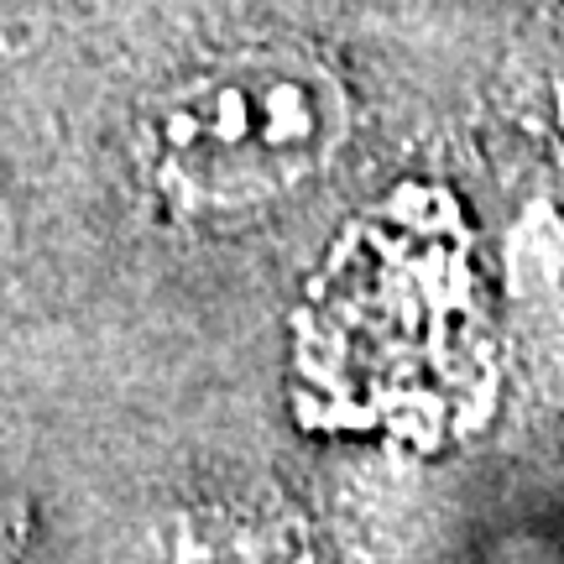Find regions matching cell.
Segmentation results:
<instances>
[{
    "label": "cell",
    "instance_id": "7a4b0ae2",
    "mask_svg": "<svg viewBox=\"0 0 564 564\" xmlns=\"http://www.w3.org/2000/svg\"><path fill=\"white\" fill-rule=\"evenodd\" d=\"M162 564H314L299 518L251 502L183 507L158 528Z\"/></svg>",
    "mask_w": 564,
    "mask_h": 564
},
{
    "label": "cell",
    "instance_id": "6da1fadb",
    "mask_svg": "<svg viewBox=\"0 0 564 564\" xmlns=\"http://www.w3.org/2000/svg\"><path fill=\"white\" fill-rule=\"evenodd\" d=\"M356 126L345 79L299 42H246L158 84L131 141L147 183L194 215L299 194L329 173Z\"/></svg>",
    "mask_w": 564,
    "mask_h": 564
}]
</instances>
